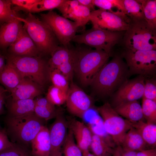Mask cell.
I'll use <instances>...</instances> for the list:
<instances>
[{"label":"cell","mask_w":156,"mask_h":156,"mask_svg":"<svg viewBox=\"0 0 156 156\" xmlns=\"http://www.w3.org/2000/svg\"><path fill=\"white\" fill-rule=\"evenodd\" d=\"M67 122L76 144L81 152L89 150L92 139V132L90 128L83 122L75 119Z\"/></svg>","instance_id":"17"},{"label":"cell","mask_w":156,"mask_h":156,"mask_svg":"<svg viewBox=\"0 0 156 156\" xmlns=\"http://www.w3.org/2000/svg\"><path fill=\"white\" fill-rule=\"evenodd\" d=\"M34 100V113L37 116L45 121L55 118L57 109L46 97L38 96Z\"/></svg>","instance_id":"24"},{"label":"cell","mask_w":156,"mask_h":156,"mask_svg":"<svg viewBox=\"0 0 156 156\" xmlns=\"http://www.w3.org/2000/svg\"><path fill=\"white\" fill-rule=\"evenodd\" d=\"M7 53L18 56H41L35 44L23 27L17 38L8 47Z\"/></svg>","instance_id":"15"},{"label":"cell","mask_w":156,"mask_h":156,"mask_svg":"<svg viewBox=\"0 0 156 156\" xmlns=\"http://www.w3.org/2000/svg\"><path fill=\"white\" fill-rule=\"evenodd\" d=\"M38 0H11L12 4H13L22 10L30 12L33 6Z\"/></svg>","instance_id":"41"},{"label":"cell","mask_w":156,"mask_h":156,"mask_svg":"<svg viewBox=\"0 0 156 156\" xmlns=\"http://www.w3.org/2000/svg\"><path fill=\"white\" fill-rule=\"evenodd\" d=\"M109 56L101 49H75L74 73L83 86L91 84Z\"/></svg>","instance_id":"2"},{"label":"cell","mask_w":156,"mask_h":156,"mask_svg":"<svg viewBox=\"0 0 156 156\" xmlns=\"http://www.w3.org/2000/svg\"><path fill=\"white\" fill-rule=\"evenodd\" d=\"M130 75L121 57L116 56L102 67L90 84L95 93L103 97L111 95Z\"/></svg>","instance_id":"1"},{"label":"cell","mask_w":156,"mask_h":156,"mask_svg":"<svg viewBox=\"0 0 156 156\" xmlns=\"http://www.w3.org/2000/svg\"><path fill=\"white\" fill-rule=\"evenodd\" d=\"M82 156H95L94 155L90 153L89 150L82 152Z\"/></svg>","instance_id":"49"},{"label":"cell","mask_w":156,"mask_h":156,"mask_svg":"<svg viewBox=\"0 0 156 156\" xmlns=\"http://www.w3.org/2000/svg\"><path fill=\"white\" fill-rule=\"evenodd\" d=\"M44 121L34 113L19 117L8 116L5 120L6 131L14 142L25 146L31 144L44 125Z\"/></svg>","instance_id":"5"},{"label":"cell","mask_w":156,"mask_h":156,"mask_svg":"<svg viewBox=\"0 0 156 156\" xmlns=\"http://www.w3.org/2000/svg\"><path fill=\"white\" fill-rule=\"evenodd\" d=\"M6 62L14 67L23 78H29L44 88L50 80L48 61L41 56H18L7 53Z\"/></svg>","instance_id":"3"},{"label":"cell","mask_w":156,"mask_h":156,"mask_svg":"<svg viewBox=\"0 0 156 156\" xmlns=\"http://www.w3.org/2000/svg\"><path fill=\"white\" fill-rule=\"evenodd\" d=\"M74 51L75 49H70L68 47L58 46L51 53L48 61L50 70L56 69L70 60L74 55Z\"/></svg>","instance_id":"25"},{"label":"cell","mask_w":156,"mask_h":156,"mask_svg":"<svg viewBox=\"0 0 156 156\" xmlns=\"http://www.w3.org/2000/svg\"><path fill=\"white\" fill-rule=\"evenodd\" d=\"M16 18L23 23V28L35 44L40 55H51L58 46L59 41L49 26L30 12L25 18L18 16Z\"/></svg>","instance_id":"4"},{"label":"cell","mask_w":156,"mask_h":156,"mask_svg":"<svg viewBox=\"0 0 156 156\" xmlns=\"http://www.w3.org/2000/svg\"><path fill=\"white\" fill-rule=\"evenodd\" d=\"M67 93L52 85L48 89L46 98L54 105H60L65 103Z\"/></svg>","instance_id":"34"},{"label":"cell","mask_w":156,"mask_h":156,"mask_svg":"<svg viewBox=\"0 0 156 156\" xmlns=\"http://www.w3.org/2000/svg\"><path fill=\"white\" fill-rule=\"evenodd\" d=\"M91 12L88 8L79 3L64 17L73 20L79 27H84L90 21Z\"/></svg>","instance_id":"28"},{"label":"cell","mask_w":156,"mask_h":156,"mask_svg":"<svg viewBox=\"0 0 156 156\" xmlns=\"http://www.w3.org/2000/svg\"><path fill=\"white\" fill-rule=\"evenodd\" d=\"M90 21L93 27L112 31L127 30L131 19L122 12H111L101 9L91 12Z\"/></svg>","instance_id":"10"},{"label":"cell","mask_w":156,"mask_h":156,"mask_svg":"<svg viewBox=\"0 0 156 156\" xmlns=\"http://www.w3.org/2000/svg\"><path fill=\"white\" fill-rule=\"evenodd\" d=\"M122 32L108 31L93 27L83 34L75 35L71 41L103 50L110 55L113 47L121 40Z\"/></svg>","instance_id":"8"},{"label":"cell","mask_w":156,"mask_h":156,"mask_svg":"<svg viewBox=\"0 0 156 156\" xmlns=\"http://www.w3.org/2000/svg\"><path fill=\"white\" fill-rule=\"evenodd\" d=\"M50 80L52 85L67 93L69 87V81L59 71L55 69L51 70Z\"/></svg>","instance_id":"37"},{"label":"cell","mask_w":156,"mask_h":156,"mask_svg":"<svg viewBox=\"0 0 156 156\" xmlns=\"http://www.w3.org/2000/svg\"><path fill=\"white\" fill-rule=\"evenodd\" d=\"M67 94L66 107L73 115L83 118L86 112L92 108V98L72 81Z\"/></svg>","instance_id":"12"},{"label":"cell","mask_w":156,"mask_h":156,"mask_svg":"<svg viewBox=\"0 0 156 156\" xmlns=\"http://www.w3.org/2000/svg\"><path fill=\"white\" fill-rule=\"evenodd\" d=\"M13 144L9 140L6 131L0 130V152Z\"/></svg>","instance_id":"42"},{"label":"cell","mask_w":156,"mask_h":156,"mask_svg":"<svg viewBox=\"0 0 156 156\" xmlns=\"http://www.w3.org/2000/svg\"><path fill=\"white\" fill-rule=\"evenodd\" d=\"M131 123L132 127L137 130L146 144L155 147L156 145V124L142 120Z\"/></svg>","instance_id":"26"},{"label":"cell","mask_w":156,"mask_h":156,"mask_svg":"<svg viewBox=\"0 0 156 156\" xmlns=\"http://www.w3.org/2000/svg\"><path fill=\"white\" fill-rule=\"evenodd\" d=\"M8 91L0 85V94L5 93Z\"/></svg>","instance_id":"50"},{"label":"cell","mask_w":156,"mask_h":156,"mask_svg":"<svg viewBox=\"0 0 156 156\" xmlns=\"http://www.w3.org/2000/svg\"><path fill=\"white\" fill-rule=\"evenodd\" d=\"M137 156H156V149L144 150L137 152Z\"/></svg>","instance_id":"43"},{"label":"cell","mask_w":156,"mask_h":156,"mask_svg":"<svg viewBox=\"0 0 156 156\" xmlns=\"http://www.w3.org/2000/svg\"><path fill=\"white\" fill-rule=\"evenodd\" d=\"M112 156H122L118 146L117 147L114 148V151L112 154Z\"/></svg>","instance_id":"48"},{"label":"cell","mask_w":156,"mask_h":156,"mask_svg":"<svg viewBox=\"0 0 156 156\" xmlns=\"http://www.w3.org/2000/svg\"><path fill=\"white\" fill-rule=\"evenodd\" d=\"M0 130H1V129H0Z\"/></svg>","instance_id":"51"},{"label":"cell","mask_w":156,"mask_h":156,"mask_svg":"<svg viewBox=\"0 0 156 156\" xmlns=\"http://www.w3.org/2000/svg\"><path fill=\"white\" fill-rule=\"evenodd\" d=\"M114 109L119 115L131 122L142 120L144 118L141 106L137 101L121 103Z\"/></svg>","instance_id":"20"},{"label":"cell","mask_w":156,"mask_h":156,"mask_svg":"<svg viewBox=\"0 0 156 156\" xmlns=\"http://www.w3.org/2000/svg\"><path fill=\"white\" fill-rule=\"evenodd\" d=\"M31 144L32 156H49L51 144L49 129L43 126Z\"/></svg>","instance_id":"19"},{"label":"cell","mask_w":156,"mask_h":156,"mask_svg":"<svg viewBox=\"0 0 156 156\" xmlns=\"http://www.w3.org/2000/svg\"><path fill=\"white\" fill-rule=\"evenodd\" d=\"M143 97L156 102V82L155 79H145Z\"/></svg>","instance_id":"39"},{"label":"cell","mask_w":156,"mask_h":156,"mask_svg":"<svg viewBox=\"0 0 156 156\" xmlns=\"http://www.w3.org/2000/svg\"><path fill=\"white\" fill-rule=\"evenodd\" d=\"M141 4L144 19L153 28L156 29V1L139 0Z\"/></svg>","instance_id":"30"},{"label":"cell","mask_w":156,"mask_h":156,"mask_svg":"<svg viewBox=\"0 0 156 156\" xmlns=\"http://www.w3.org/2000/svg\"><path fill=\"white\" fill-rule=\"evenodd\" d=\"M22 23L16 18L0 27V49L5 51L15 41L23 28Z\"/></svg>","instance_id":"18"},{"label":"cell","mask_w":156,"mask_h":156,"mask_svg":"<svg viewBox=\"0 0 156 156\" xmlns=\"http://www.w3.org/2000/svg\"><path fill=\"white\" fill-rule=\"evenodd\" d=\"M130 74L145 77L154 75L156 71V50H134L125 49L122 54Z\"/></svg>","instance_id":"9"},{"label":"cell","mask_w":156,"mask_h":156,"mask_svg":"<svg viewBox=\"0 0 156 156\" xmlns=\"http://www.w3.org/2000/svg\"><path fill=\"white\" fill-rule=\"evenodd\" d=\"M118 146L122 156H137V152L125 149L120 146Z\"/></svg>","instance_id":"45"},{"label":"cell","mask_w":156,"mask_h":156,"mask_svg":"<svg viewBox=\"0 0 156 156\" xmlns=\"http://www.w3.org/2000/svg\"><path fill=\"white\" fill-rule=\"evenodd\" d=\"M142 109L144 118L147 122L156 123V102L142 97Z\"/></svg>","instance_id":"32"},{"label":"cell","mask_w":156,"mask_h":156,"mask_svg":"<svg viewBox=\"0 0 156 156\" xmlns=\"http://www.w3.org/2000/svg\"><path fill=\"white\" fill-rule=\"evenodd\" d=\"M65 0H38L31 9L30 13H37L57 8Z\"/></svg>","instance_id":"36"},{"label":"cell","mask_w":156,"mask_h":156,"mask_svg":"<svg viewBox=\"0 0 156 156\" xmlns=\"http://www.w3.org/2000/svg\"><path fill=\"white\" fill-rule=\"evenodd\" d=\"M145 77L139 75L131 80H127L117 90L112 102L114 106L123 103L137 101L143 96Z\"/></svg>","instance_id":"13"},{"label":"cell","mask_w":156,"mask_h":156,"mask_svg":"<svg viewBox=\"0 0 156 156\" xmlns=\"http://www.w3.org/2000/svg\"><path fill=\"white\" fill-rule=\"evenodd\" d=\"M75 53V49L73 58L69 61L60 66L55 69L65 76L68 81H72L74 73Z\"/></svg>","instance_id":"40"},{"label":"cell","mask_w":156,"mask_h":156,"mask_svg":"<svg viewBox=\"0 0 156 156\" xmlns=\"http://www.w3.org/2000/svg\"><path fill=\"white\" fill-rule=\"evenodd\" d=\"M103 120V128L116 145L120 146L125 136L132 127L131 122L122 118L109 103L96 108Z\"/></svg>","instance_id":"7"},{"label":"cell","mask_w":156,"mask_h":156,"mask_svg":"<svg viewBox=\"0 0 156 156\" xmlns=\"http://www.w3.org/2000/svg\"><path fill=\"white\" fill-rule=\"evenodd\" d=\"M62 110L57 109L55 119L49 129L51 148L49 156H61L67 134L68 124Z\"/></svg>","instance_id":"14"},{"label":"cell","mask_w":156,"mask_h":156,"mask_svg":"<svg viewBox=\"0 0 156 156\" xmlns=\"http://www.w3.org/2000/svg\"><path fill=\"white\" fill-rule=\"evenodd\" d=\"M44 88L28 78H23L20 83L11 92L14 99H34L42 94Z\"/></svg>","instance_id":"16"},{"label":"cell","mask_w":156,"mask_h":156,"mask_svg":"<svg viewBox=\"0 0 156 156\" xmlns=\"http://www.w3.org/2000/svg\"><path fill=\"white\" fill-rule=\"evenodd\" d=\"M92 132V139L90 148L94 155L95 156L112 155L114 148H112L102 137Z\"/></svg>","instance_id":"27"},{"label":"cell","mask_w":156,"mask_h":156,"mask_svg":"<svg viewBox=\"0 0 156 156\" xmlns=\"http://www.w3.org/2000/svg\"><path fill=\"white\" fill-rule=\"evenodd\" d=\"M125 31L123 38L125 49L156 50V29L149 25L144 19L131 20Z\"/></svg>","instance_id":"6"},{"label":"cell","mask_w":156,"mask_h":156,"mask_svg":"<svg viewBox=\"0 0 156 156\" xmlns=\"http://www.w3.org/2000/svg\"><path fill=\"white\" fill-rule=\"evenodd\" d=\"M61 156H82V152L77 146L70 129L63 147Z\"/></svg>","instance_id":"31"},{"label":"cell","mask_w":156,"mask_h":156,"mask_svg":"<svg viewBox=\"0 0 156 156\" xmlns=\"http://www.w3.org/2000/svg\"><path fill=\"white\" fill-rule=\"evenodd\" d=\"M40 16L42 21L50 28L59 42L63 46L68 47L79 27L77 23L52 10Z\"/></svg>","instance_id":"11"},{"label":"cell","mask_w":156,"mask_h":156,"mask_svg":"<svg viewBox=\"0 0 156 156\" xmlns=\"http://www.w3.org/2000/svg\"><path fill=\"white\" fill-rule=\"evenodd\" d=\"M34 99H14L12 98L7 104L8 116L19 117L34 113Z\"/></svg>","instance_id":"21"},{"label":"cell","mask_w":156,"mask_h":156,"mask_svg":"<svg viewBox=\"0 0 156 156\" xmlns=\"http://www.w3.org/2000/svg\"><path fill=\"white\" fill-rule=\"evenodd\" d=\"M126 15L132 20L144 19L142 7L138 0H123Z\"/></svg>","instance_id":"29"},{"label":"cell","mask_w":156,"mask_h":156,"mask_svg":"<svg viewBox=\"0 0 156 156\" xmlns=\"http://www.w3.org/2000/svg\"><path fill=\"white\" fill-rule=\"evenodd\" d=\"M6 99L5 93L0 94V115L3 111V105Z\"/></svg>","instance_id":"46"},{"label":"cell","mask_w":156,"mask_h":156,"mask_svg":"<svg viewBox=\"0 0 156 156\" xmlns=\"http://www.w3.org/2000/svg\"><path fill=\"white\" fill-rule=\"evenodd\" d=\"M79 4L86 7L91 11L94 10L92 0H77Z\"/></svg>","instance_id":"44"},{"label":"cell","mask_w":156,"mask_h":156,"mask_svg":"<svg viewBox=\"0 0 156 156\" xmlns=\"http://www.w3.org/2000/svg\"><path fill=\"white\" fill-rule=\"evenodd\" d=\"M23 78L18 71L7 62L0 70V83L10 92L18 85Z\"/></svg>","instance_id":"22"},{"label":"cell","mask_w":156,"mask_h":156,"mask_svg":"<svg viewBox=\"0 0 156 156\" xmlns=\"http://www.w3.org/2000/svg\"><path fill=\"white\" fill-rule=\"evenodd\" d=\"M0 156H32L25 146L13 143L10 146L0 152Z\"/></svg>","instance_id":"38"},{"label":"cell","mask_w":156,"mask_h":156,"mask_svg":"<svg viewBox=\"0 0 156 156\" xmlns=\"http://www.w3.org/2000/svg\"><path fill=\"white\" fill-rule=\"evenodd\" d=\"M5 55L0 54V70L3 68L6 64L5 63Z\"/></svg>","instance_id":"47"},{"label":"cell","mask_w":156,"mask_h":156,"mask_svg":"<svg viewBox=\"0 0 156 156\" xmlns=\"http://www.w3.org/2000/svg\"><path fill=\"white\" fill-rule=\"evenodd\" d=\"M10 0H0V27L18 16L11 8Z\"/></svg>","instance_id":"33"},{"label":"cell","mask_w":156,"mask_h":156,"mask_svg":"<svg viewBox=\"0 0 156 156\" xmlns=\"http://www.w3.org/2000/svg\"><path fill=\"white\" fill-rule=\"evenodd\" d=\"M146 145L138 131L132 127L126 133L120 146L126 150L139 151L144 150Z\"/></svg>","instance_id":"23"},{"label":"cell","mask_w":156,"mask_h":156,"mask_svg":"<svg viewBox=\"0 0 156 156\" xmlns=\"http://www.w3.org/2000/svg\"><path fill=\"white\" fill-rule=\"evenodd\" d=\"M94 6L99 9L111 12L114 8L123 12L125 15L126 12L123 4V0H92Z\"/></svg>","instance_id":"35"}]
</instances>
